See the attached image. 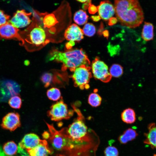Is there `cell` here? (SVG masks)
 <instances>
[{
	"mask_svg": "<svg viewBox=\"0 0 156 156\" xmlns=\"http://www.w3.org/2000/svg\"><path fill=\"white\" fill-rule=\"evenodd\" d=\"M31 14V13H27L24 10H18L9 21L10 23L17 28L25 27L31 22L30 17Z\"/></svg>",
	"mask_w": 156,
	"mask_h": 156,
	"instance_id": "cell-10",
	"label": "cell"
},
{
	"mask_svg": "<svg viewBox=\"0 0 156 156\" xmlns=\"http://www.w3.org/2000/svg\"><path fill=\"white\" fill-rule=\"evenodd\" d=\"M57 22L55 16L52 14L46 15L43 19V23L44 27L48 28L54 25Z\"/></svg>",
	"mask_w": 156,
	"mask_h": 156,
	"instance_id": "cell-25",
	"label": "cell"
},
{
	"mask_svg": "<svg viewBox=\"0 0 156 156\" xmlns=\"http://www.w3.org/2000/svg\"><path fill=\"white\" fill-rule=\"evenodd\" d=\"M97 8L100 17L105 21H107L112 18L115 13L114 7L109 1H101Z\"/></svg>",
	"mask_w": 156,
	"mask_h": 156,
	"instance_id": "cell-12",
	"label": "cell"
},
{
	"mask_svg": "<svg viewBox=\"0 0 156 156\" xmlns=\"http://www.w3.org/2000/svg\"><path fill=\"white\" fill-rule=\"evenodd\" d=\"M0 85V100L5 101L11 97L18 95L20 91L19 85L11 80L3 81Z\"/></svg>",
	"mask_w": 156,
	"mask_h": 156,
	"instance_id": "cell-6",
	"label": "cell"
},
{
	"mask_svg": "<svg viewBox=\"0 0 156 156\" xmlns=\"http://www.w3.org/2000/svg\"><path fill=\"white\" fill-rule=\"evenodd\" d=\"M53 75L51 73L47 72L44 73L41 76V80L45 87L51 86Z\"/></svg>",
	"mask_w": 156,
	"mask_h": 156,
	"instance_id": "cell-27",
	"label": "cell"
},
{
	"mask_svg": "<svg viewBox=\"0 0 156 156\" xmlns=\"http://www.w3.org/2000/svg\"></svg>",
	"mask_w": 156,
	"mask_h": 156,
	"instance_id": "cell-36",
	"label": "cell"
},
{
	"mask_svg": "<svg viewBox=\"0 0 156 156\" xmlns=\"http://www.w3.org/2000/svg\"><path fill=\"white\" fill-rule=\"evenodd\" d=\"M91 69L89 66L84 65L75 69L71 76L75 86L82 90L89 88L88 83L92 77Z\"/></svg>",
	"mask_w": 156,
	"mask_h": 156,
	"instance_id": "cell-3",
	"label": "cell"
},
{
	"mask_svg": "<svg viewBox=\"0 0 156 156\" xmlns=\"http://www.w3.org/2000/svg\"><path fill=\"white\" fill-rule=\"evenodd\" d=\"M153 29V26L151 23L145 22L141 34L142 39L146 41L152 40L154 37Z\"/></svg>",
	"mask_w": 156,
	"mask_h": 156,
	"instance_id": "cell-17",
	"label": "cell"
},
{
	"mask_svg": "<svg viewBox=\"0 0 156 156\" xmlns=\"http://www.w3.org/2000/svg\"><path fill=\"white\" fill-rule=\"evenodd\" d=\"M29 33L24 38L28 43L36 46L44 43L46 35L44 30L41 27L38 26L33 27Z\"/></svg>",
	"mask_w": 156,
	"mask_h": 156,
	"instance_id": "cell-7",
	"label": "cell"
},
{
	"mask_svg": "<svg viewBox=\"0 0 156 156\" xmlns=\"http://www.w3.org/2000/svg\"><path fill=\"white\" fill-rule=\"evenodd\" d=\"M56 156H66L65 155L62 154H57Z\"/></svg>",
	"mask_w": 156,
	"mask_h": 156,
	"instance_id": "cell-35",
	"label": "cell"
},
{
	"mask_svg": "<svg viewBox=\"0 0 156 156\" xmlns=\"http://www.w3.org/2000/svg\"><path fill=\"white\" fill-rule=\"evenodd\" d=\"M85 35L91 37L93 36L96 32V28L92 23H88L85 24L82 29Z\"/></svg>",
	"mask_w": 156,
	"mask_h": 156,
	"instance_id": "cell-26",
	"label": "cell"
},
{
	"mask_svg": "<svg viewBox=\"0 0 156 156\" xmlns=\"http://www.w3.org/2000/svg\"><path fill=\"white\" fill-rule=\"evenodd\" d=\"M92 69L93 76L96 79L105 83L111 79L112 77L108 71L107 66L98 57L92 61Z\"/></svg>",
	"mask_w": 156,
	"mask_h": 156,
	"instance_id": "cell-5",
	"label": "cell"
},
{
	"mask_svg": "<svg viewBox=\"0 0 156 156\" xmlns=\"http://www.w3.org/2000/svg\"><path fill=\"white\" fill-rule=\"evenodd\" d=\"M10 16L0 10V26L9 22Z\"/></svg>",
	"mask_w": 156,
	"mask_h": 156,
	"instance_id": "cell-29",
	"label": "cell"
},
{
	"mask_svg": "<svg viewBox=\"0 0 156 156\" xmlns=\"http://www.w3.org/2000/svg\"><path fill=\"white\" fill-rule=\"evenodd\" d=\"M45 140H41L36 134L30 133L25 135L18 144L19 149L26 150L34 148L43 143Z\"/></svg>",
	"mask_w": 156,
	"mask_h": 156,
	"instance_id": "cell-11",
	"label": "cell"
},
{
	"mask_svg": "<svg viewBox=\"0 0 156 156\" xmlns=\"http://www.w3.org/2000/svg\"><path fill=\"white\" fill-rule=\"evenodd\" d=\"M121 118L123 122L127 124H132L136 120V116L134 110L131 108L125 109L122 113Z\"/></svg>",
	"mask_w": 156,
	"mask_h": 156,
	"instance_id": "cell-18",
	"label": "cell"
},
{
	"mask_svg": "<svg viewBox=\"0 0 156 156\" xmlns=\"http://www.w3.org/2000/svg\"><path fill=\"white\" fill-rule=\"evenodd\" d=\"M88 17L85 11L82 10H80L74 14L73 19L77 24L82 25L87 22Z\"/></svg>",
	"mask_w": 156,
	"mask_h": 156,
	"instance_id": "cell-20",
	"label": "cell"
},
{
	"mask_svg": "<svg viewBox=\"0 0 156 156\" xmlns=\"http://www.w3.org/2000/svg\"><path fill=\"white\" fill-rule=\"evenodd\" d=\"M115 13L123 26L129 28L139 27L143 22V10L138 0H115Z\"/></svg>",
	"mask_w": 156,
	"mask_h": 156,
	"instance_id": "cell-1",
	"label": "cell"
},
{
	"mask_svg": "<svg viewBox=\"0 0 156 156\" xmlns=\"http://www.w3.org/2000/svg\"><path fill=\"white\" fill-rule=\"evenodd\" d=\"M19 30L8 22L0 26V38L5 39H14L21 42L23 44L24 41L18 33Z\"/></svg>",
	"mask_w": 156,
	"mask_h": 156,
	"instance_id": "cell-9",
	"label": "cell"
},
{
	"mask_svg": "<svg viewBox=\"0 0 156 156\" xmlns=\"http://www.w3.org/2000/svg\"><path fill=\"white\" fill-rule=\"evenodd\" d=\"M49 56V60L62 63L63 71L69 69L73 72L76 68L81 66H89L90 64L87 56L82 49H75L64 52L55 50L50 52Z\"/></svg>",
	"mask_w": 156,
	"mask_h": 156,
	"instance_id": "cell-2",
	"label": "cell"
},
{
	"mask_svg": "<svg viewBox=\"0 0 156 156\" xmlns=\"http://www.w3.org/2000/svg\"><path fill=\"white\" fill-rule=\"evenodd\" d=\"M8 103L11 107L15 109L21 108L22 104L21 99L18 94L11 97L9 99Z\"/></svg>",
	"mask_w": 156,
	"mask_h": 156,
	"instance_id": "cell-23",
	"label": "cell"
},
{
	"mask_svg": "<svg viewBox=\"0 0 156 156\" xmlns=\"http://www.w3.org/2000/svg\"><path fill=\"white\" fill-rule=\"evenodd\" d=\"M74 111L68 109L67 105L61 99L51 106L47 115L52 120L57 121L69 118L73 115Z\"/></svg>",
	"mask_w": 156,
	"mask_h": 156,
	"instance_id": "cell-4",
	"label": "cell"
},
{
	"mask_svg": "<svg viewBox=\"0 0 156 156\" xmlns=\"http://www.w3.org/2000/svg\"><path fill=\"white\" fill-rule=\"evenodd\" d=\"M102 98L98 94L92 93L89 96L88 102L89 104L93 107H96L101 104Z\"/></svg>",
	"mask_w": 156,
	"mask_h": 156,
	"instance_id": "cell-21",
	"label": "cell"
},
{
	"mask_svg": "<svg viewBox=\"0 0 156 156\" xmlns=\"http://www.w3.org/2000/svg\"><path fill=\"white\" fill-rule=\"evenodd\" d=\"M77 1L85 3L90 0H76Z\"/></svg>",
	"mask_w": 156,
	"mask_h": 156,
	"instance_id": "cell-34",
	"label": "cell"
},
{
	"mask_svg": "<svg viewBox=\"0 0 156 156\" xmlns=\"http://www.w3.org/2000/svg\"><path fill=\"white\" fill-rule=\"evenodd\" d=\"M109 24H113L116 23L117 21V19L115 18L112 17L109 19Z\"/></svg>",
	"mask_w": 156,
	"mask_h": 156,
	"instance_id": "cell-31",
	"label": "cell"
},
{
	"mask_svg": "<svg viewBox=\"0 0 156 156\" xmlns=\"http://www.w3.org/2000/svg\"><path fill=\"white\" fill-rule=\"evenodd\" d=\"M123 72V68L120 65L114 64L111 67L109 72L112 77H118L122 75Z\"/></svg>",
	"mask_w": 156,
	"mask_h": 156,
	"instance_id": "cell-24",
	"label": "cell"
},
{
	"mask_svg": "<svg viewBox=\"0 0 156 156\" xmlns=\"http://www.w3.org/2000/svg\"><path fill=\"white\" fill-rule=\"evenodd\" d=\"M18 148L16 144L12 141L5 143L3 147L4 153L8 156H12L16 154Z\"/></svg>",
	"mask_w": 156,
	"mask_h": 156,
	"instance_id": "cell-19",
	"label": "cell"
},
{
	"mask_svg": "<svg viewBox=\"0 0 156 156\" xmlns=\"http://www.w3.org/2000/svg\"><path fill=\"white\" fill-rule=\"evenodd\" d=\"M47 95L50 100L57 101L60 99L61 93L59 89L56 88H52L47 90Z\"/></svg>",
	"mask_w": 156,
	"mask_h": 156,
	"instance_id": "cell-22",
	"label": "cell"
},
{
	"mask_svg": "<svg viewBox=\"0 0 156 156\" xmlns=\"http://www.w3.org/2000/svg\"><path fill=\"white\" fill-rule=\"evenodd\" d=\"M74 42L73 41H70L66 45L67 48L70 49V47L74 45Z\"/></svg>",
	"mask_w": 156,
	"mask_h": 156,
	"instance_id": "cell-32",
	"label": "cell"
},
{
	"mask_svg": "<svg viewBox=\"0 0 156 156\" xmlns=\"http://www.w3.org/2000/svg\"><path fill=\"white\" fill-rule=\"evenodd\" d=\"M138 135L136 131L134 129L129 128L125 130L118 138L119 142L122 144H125L134 140Z\"/></svg>",
	"mask_w": 156,
	"mask_h": 156,
	"instance_id": "cell-16",
	"label": "cell"
},
{
	"mask_svg": "<svg viewBox=\"0 0 156 156\" xmlns=\"http://www.w3.org/2000/svg\"><path fill=\"white\" fill-rule=\"evenodd\" d=\"M26 151L29 156H48L53 152L46 140L35 147Z\"/></svg>",
	"mask_w": 156,
	"mask_h": 156,
	"instance_id": "cell-14",
	"label": "cell"
},
{
	"mask_svg": "<svg viewBox=\"0 0 156 156\" xmlns=\"http://www.w3.org/2000/svg\"><path fill=\"white\" fill-rule=\"evenodd\" d=\"M88 10L90 13L93 14L95 13L98 11L97 7L94 5H90Z\"/></svg>",
	"mask_w": 156,
	"mask_h": 156,
	"instance_id": "cell-30",
	"label": "cell"
},
{
	"mask_svg": "<svg viewBox=\"0 0 156 156\" xmlns=\"http://www.w3.org/2000/svg\"><path fill=\"white\" fill-rule=\"evenodd\" d=\"M21 124L19 114L12 112L8 113L3 117L1 125L3 129L13 131L20 127Z\"/></svg>",
	"mask_w": 156,
	"mask_h": 156,
	"instance_id": "cell-8",
	"label": "cell"
},
{
	"mask_svg": "<svg viewBox=\"0 0 156 156\" xmlns=\"http://www.w3.org/2000/svg\"><path fill=\"white\" fill-rule=\"evenodd\" d=\"M104 156H118L119 152L117 148L114 146L106 147L104 151Z\"/></svg>",
	"mask_w": 156,
	"mask_h": 156,
	"instance_id": "cell-28",
	"label": "cell"
},
{
	"mask_svg": "<svg viewBox=\"0 0 156 156\" xmlns=\"http://www.w3.org/2000/svg\"><path fill=\"white\" fill-rule=\"evenodd\" d=\"M148 132L145 134L146 138L144 141L145 144L150 145L153 148L156 149V126L152 123L148 126Z\"/></svg>",
	"mask_w": 156,
	"mask_h": 156,
	"instance_id": "cell-15",
	"label": "cell"
},
{
	"mask_svg": "<svg viewBox=\"0 0 156 156\" xmlns=\"http://www.w3.org/2000/svg\"><path fill=\"white\" fill-rule=\"evenodd\" d=\"M83 35L82 29L77 25L73 24L65 30L64 37L67 40L79 42L83 38Z\"/></svg>",
	"mask_w": 156,
	"mask_h": 156,
	"instance_id": "cell-13",
	"label": "cell"
},
{
	"mask_svg": "<svg viewBox=\"0 0 156 156\" xmlns=\"http://www.w3.org/2000/svg\"><path fill=\"white\" fill-rule=\"evenodd\" d=\"M91 18L94 21H98L100 19L99 16H92Z\"/></svg>",
	"mask_w": 156,
	"mask_h": 156,
	"instance_id": "cell-33",
	"label": "cell"
}]
</instances>
